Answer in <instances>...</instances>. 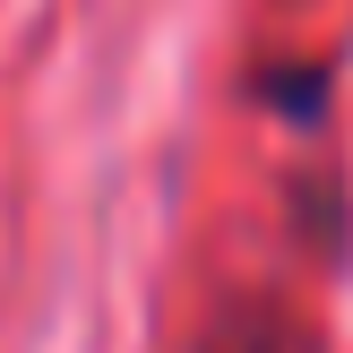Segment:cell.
I'll list each match as a JSON object with an SVG mask.
<instances>
[{
    "instance_id": "1",
    "label": "cell",
    "mask_w": 353,
    "mask_h": 353,
    "mask_svg": "<svg viewBox=\"0 0 353 353\" xmlns=\"http://www.w3.org/2000/svg\"><path fill=\"white\" fill-rule=\"evenodd\" d=\"M199 353H285V336H276L268 319H216Z\"/></svg>"
},
{
    "instance_id": "2",
    "label": "cell",
    "mask_w": 353,
    "mask_h": 353,
    "mask_svg": "<svg viewBox=\"0 0 353 353\" xmlns=\"http://www.w3.org/2000/svg\"><path fill=\"white\" fill-rule=\"evenodd\" d=\"M268 95L285 103V121H319V95H327V78L310 69V78H268Z\"/></svg>"
}]
</instances>
